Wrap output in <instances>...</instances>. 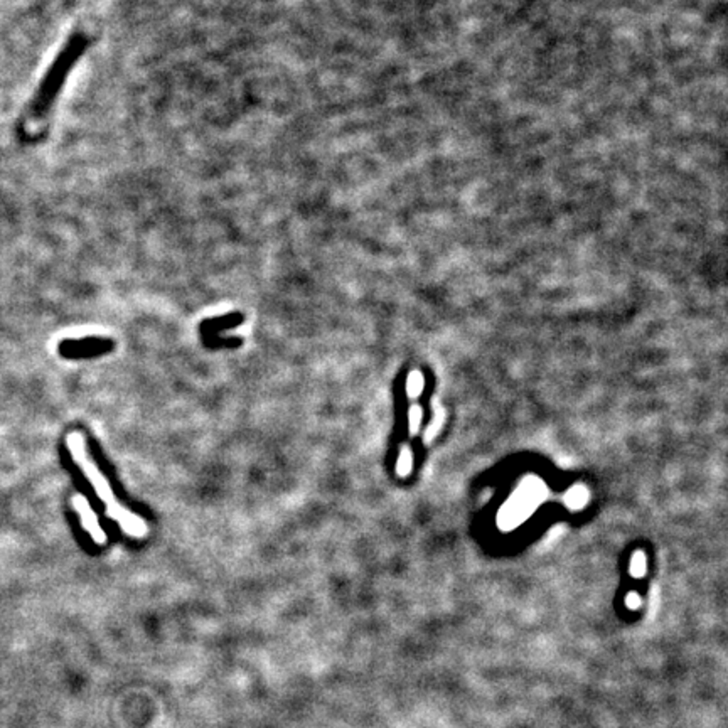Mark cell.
<instances>
[{
    "instance_id": "5",
    "label": "cell",
    "mask_w": 728,
    "mask_h": 728,
    "mask_svg": "<svg viewBox=\"0 0 728 728\" xmlns=\"http://www.w3.org/2000/svg\"><path fill=\"white\" fill-rule=\"evenodd\" d=\"M411 464H413V455H411L410 449H401L400 459H398L397 472L400 477H405L411 471Z\"/></svg>"
},
{
    "instance_id": "2",
    "label": "cell",
    "mask_w": 728,
    "mask_h": 728,
    "mask_svg": "<svg viewBox=\"0 0 728 728\" xmlns=\"http://www.w3.org/2000/svg\"><path fill=\"white\" fill-rule=\"evenodd\" d=\"M66 445H68L69 452H71V457L78 467L81 469L83 474L90 484L93 486L95 493L98 494V498L102 499L105 504V510H107V516L112 517L113 521H117L120 524V528L129 534V536L134 538H143L148 533V526L142 517L134 515L127 510L125 506H122L118 503L115 493H113L112 486L107 481V477L103 476V472L100 471L98 464L95 462L93 459L90 457L86 449V438L80 432H73L66 437Z\"/></svg>"
},
{
    "instance_id": "7",
    "label": "cell",
    "mask_w": 728,
    "mask_h": 728,
    "mask_svg": "<svg viewBox=\"0 0 728 728\" xmlns=\"http://www.w3.org/2000/svg\"><path fill=\"white\" fill-rule=\"evenodd\" d=\"M420 420H422V410H420L418 405H413L410 408V433L415 435L416 430H418Z\"/></svg>"
},
{
    "instance_id": "6",
    "label": "cell",
    "mask_w": 728,
    "mask_h": 728,
    "mask_svg": "<svg viewBox=\"0 0 728 728\" xmlns=\"http://www.w3.org/2000/svg\"><path fill=\"white\" fill-rule=\"evenodd\" d=\"M644 572H646V556L642 551H635L630 561V573L634 577H642Z\"/></svg>"
},
{
    "instance_id": "3",
    "label": "cell",
    "mask_w": 728,
    "mask_h": 728,
    "mask_svg": "<svg viewBox=\"0 0 728 728\" xmlns=\"http://www.w3.org/2000/svg\"><path fill=\"white\" fill-rule=\"evenodd\" d=\"M73 506H74V510H76L78 516H80L83 528L90 533V536L93 538V541L96 543V545H105V543H107V534H105L102 526H100L98 516H96V512H93V510H91L90 503H88V499L85 498V495H81V494L74 495Z\"/></svg>"
},
{
    "instance_id": "4",
    "label": "cell",
    "mask_w": 728,
    "mask_h": 728,
    "mask_svg": "<svg viewBox=\"0 0 728 728\" xmlns=\"http://www.w3.org/2000/svg\"><path fill=\"white\" fill-rule=\"evenodd\" d=\"M423 389V376L420 371H411L410 378H408V386L406 392L410 398H416Z\"/></svg>"
},
{
    "instance_id": "8",
    "label": "cell",
    "mask_w": 728,
    "mask_h": 728,
    "mask_svg": "<svg viewBox=\"0 0 728 728\" xmlns=\"http://www.w3.org/2000/svg\"><path fill=\"white\" fill-rule=\"evenodd\" d=\"M627 604H629V607H635V605H639V597L635 594H630L629 599H627Z\"/></svg>"
},
{
    "instance_id": "1",
    "label": "cell",
    "mask_w": 728,
    "mask_h": 728,
    "mask_svg": "<svg viewBox=\"0 0 728 728\" xmlns=\"http://www.w3.org/2000/svg\"><path fill=\"white\" fill-rule=\"evenodd\" d=\"M90 44L91 37L85 30H74L71 36L66 39L64 46L61 47L56 59L44 73L42 80L39 81L28 105L17 118L16 135L20 142L34 146L46 137L51 127L52 110L58 103L66 80H68L78 61L88 51Z\"/></svg>"
}]
</instances>
